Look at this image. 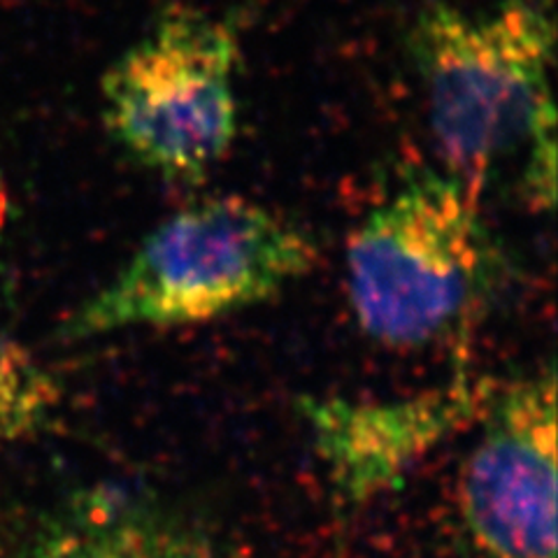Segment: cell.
<instances>
[{
  "label": "cell",
  "mask_w": 558,
  "mask_h": 558,
  "mask_svg": "<svg viewBox=\"0 0 558 558\" xmlns=\"http://www.w3.org/2000/svg\"><path fill=\"white\" fill-rule=\"evenodd\" d=\"M498 379L459 373L442 387L396 398H301L314 451L344 502L363 505L465 426L477 424Z\"/></svg>",
  "instance_id": "cell-6"
},
{
  "label": "cell",
  "mask_w": 558,
  "mask_h": 558,
  "mask_svg": "<svg viewBox=\"0 0 558 558\" xmlns=\"http://www.w3.org/2000/svg\"><path fill=\"white\" fill-rule=\"evenodd\" d=\"M240 38L198 8L170 5L102 75V121L135 163L198 182L235 143Z\"/></svg>",
  "instance_id": "cell-4"
},
{
  "label": "cell",
  "mask_w": 558,
  "mask_h": 558,
  "mask_svg": "<svg viewBox=\"0 0 558 558\" xmlns=\"http://www.w3.org/2000/svg\"><path fill=\"white\" fill-rule=\"evenodd\" d=\"M28 558H221L194 521L124 488L94 486L63 500Z\"/></svg>",
  "instance_id": "cell-7"
},
{
  "label": "cell",
  "mask_w": 558,
  "mask_h": 558,
  "mask_svg": "<svg viewBox=\"0 0 558 558\" xmlns=\"http://www.w3.org/2000/svg\"><path fill=\"white\" fill-rule=\"evenodd\" d=\"M461 465L457 508L484 558H556L554 365L498 381Z\"/></svg>",
  "instance_id": "cell-5"
},
{
  "label": "cell",
  "mask_w": 558,
  "mask_h": 558,
  "mask_svg": "<svg viewBox=\"0 0 558 558\" xmlns=\"http://www.w3.org/2000/svg\"><path fill=\"white\" fill-rule=\"evenodd\" d=\"M408 45L442 170L475 196L498 166L556 133V28L537 0L430 3L416 12Z\"/></svg>",
  "instance_id": "cell-1"
},
{
  "label": "cell",
  "mask_w": 558,
  "mask_h": 558,
  "mask_svg": "<svg viewBox=\"0 0 558 558\" xmlns=\"http://www.w3.org/2000/svg\"><path fill=\"white\" fill-rule=\"evenodd\" d=\"M57 377L20 342L0 336V447L38 433L61 403Z\"/></svg>",
  "instance_id": "cell-8"
},
{
  "label": "cell",
  "mask_w": 558,
  "mask_h": 558,
  "mask_svg": "<svg viewBox=\"0 0 558 558\" xmlns=\"http://www.w3.org/2000/svg\"><path fill=\"white\" fill-rule=\"evenodd\" d=\"M319 264V244L275 209L244 196L182 207L70 314L63 336L174 328L272 301Z\"/></svg>",
  "instance_id": "cell-2"
},
{
  "label": "cell",
  "mask_w": 558,
  "mask_h": 558,
  "mask_svg": "<svg viewBox=\"0 0 558 558\" xmlns=\"http://www.w3.org/2000/svg\"><path fill=\"white\" fill-rule=\"evenodd\" d=\"M480 201L445 170H410L356 226L344 275L365 336L418 349L465 330L498 279Z\"/></svg>",
  "instance_id": "cell-3"
}]
</instances>
